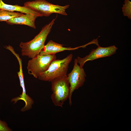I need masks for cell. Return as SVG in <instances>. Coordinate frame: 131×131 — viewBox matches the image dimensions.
<instances>
[{
  "instance_id": "277c9868",
  "label": "cell",
  "mask_w": 131,
  "mask_h": 131,
  "mask_svg": "<svg viewBox=\"0 0 131 131\" xmlns=\"http://www.w3.org/2000/svg\"><path fill=\"white\" fill-rule=\"evenodd\" d=\"M24 6L29 7L43 16H48L53 13L66 16L65 10L68 8L69 5L62 6L55 5L45 0H35L28 1L24 3Z\"/></svg>"
},
{
  "instance_id": "8992f818",
  "label": "cell",
  "mask_w": 131,
  "mask_h": 131,
  "mask_svg": "<svg viewBox=\"0 0 131 131\" xmlns=\"http://www.w3.org/2000/svg\"><path fill=\"white\" fill-rule=\"evenodd\" d=\"M67 76L70 88V94L68 98L69 103V105L71 106L73 93L75 90L78 89L83 85L86 77L84 69L78 65L76 58L74 59L72 70L67 74Z\"/></svg>"
},
{
  "instance_id": "7c38bea8",
  "label": "cell",
  "mask_w": 131,
  "mask_h": 131,
  "mask_svg": "<svg viewBox=\"0 0 131 131\" xmlns=\"http://www.w3.org/2000/svg\"><path fill=\"white\" fill-rule=\"evenodd\" d=\"M24 15L20 12H16L0 9V21L6 22L12 18Z\"/></svg>"
},
{
  "instance_id": "3957f363",
  "label": "cell",
  "mask_w": 131,
  "mask_h": 131,
  "mask_svg": "<svg viewBox=\"0 0 131 131\" xmlns=\"http://www.w3.org/2000/svg\"><path fill=\"white\" fill-rule=\"evenodd\" d=\"M51 82L52 93L51 98L55 106L62 107L69 96L70 88L66 75L58 77Z\"/></svg>"
},
{
  "instance_id": "ba28073f",
  "label": "cell",
  "mask_w": 131,
  "mask_h": 131,
  "mask_svg": "<svg viewBox=\"0 0 131 131\" xmlns=\"http://www.w3.org/2000/svg\"><path fill=\"white\" fill-rule=\"evenodd\" d=\"M39 16L30 13L26 14L18 17H14L6 22L10 25H24L29 26L34 29L36 28L35 25V19Z\"/></svg>"
},
{
  "instance_id": "5bb4252c",
  "label": "cell",
  "mask_w": 131,
  "mask_h": 131,
  "mask_svg": "<svg viewBox=\"0 0 131 131\" xmlns=\"http://www.w3.org/2000/svg\"><path fill=\"white\" fill-rule=\"evenodd\" d=\"M12 130L8 126L5 122L0 119V131H11Z\"/></svg>"
},
{
  "instance_id": "5b68a950",
  "label": "cell",
  "mask_w": 131,
  "mask_h": 131,
  "mask_svg": "<svg viewBox=\"0 0 131 131\" xmlns=\"http://www.w3.org/2000/svg\"><path fill=\"white\" fill-rule=\"evenodd\" d=\"M56 58L55 54H39L29 60L27 67L28 73L35 78H38L47 70L52 61Z\"/></svg>"
},
{
  "instance_id": "8fae6325",
  "label": "cell",
  "mask_w": 131,
  "mask_h": 131,
  "mask_svg": "<svg viewBox=\"0 0 131 131\" xmlns=\"http://www.w3.org/2000/svg\"><path fill=\"white\" fill-rule=\"evenodd\" d=\"M22 88L23 91L22 94L19 95V96L12 99L11 101H14V103H16L17 102L20 100H23L25 104L24 106L22 108L21 111L24 112L31 109L34 103V101L30 97L26 92L25 84L20 85Z\"/></svg>"
},
{
  "instance_id": "7a4b0ae2",
  "label": "cell",
  "mask_w": 131,
  "mask_h": 131,
  "mask_svg": "<svg viewBox=\"0 0 131 131\" xmlns=\"http://www.w3.org/2000/svg\"><path fill=\"white\" fill-rule=\"evenodd\" d=\"M73 55L70 54L62 59L52 61L47 70L38 77L41 80L51 82L58 77L66 75L69 64L72 60Z\"/></svg>"
},
{
  "instance_id": "9c48e42d",
  "label": "cell",
  "mask_w": 131,
  "mask_h": 131,
  "mask_svg": "<svg viewBox=\"0 0 131 131\" xmlns=\"http://www.w3.org/2000/svg\"><path fill=\"white\" fill-rule=\"evenodd\" d=\"M63 44L55 42L52 40H50L46 45L44 46L40 54L41 55L55 54L65 50H74L80 47L73 48L70 47H63Z\"/></svg>"
},
{
  "instance_id": "30bf717a",
  "label": "cell",
  "mask_w": 131,
  "mask_h": 131,
  "mask_svg": "<svg viewBox=\"0 0 131 131\" xmlns=\"http://www.w3.org/2000/svg\"><path fill=\"white\" fill-rule=\"evenodd\" d=\"M0 9L10 11H16L25 14L30 13L42 17L43 16L41 14L36 12L27 7L21 6L16 5H11L6 4L2 0H0Z\"/></svg>"
},
{
  "instance_id": "4fadbf2b",
  "label": "cell",
  "mask_w": 131,
  "mask_h": 131,
  "mask_svg": "<svg viewBox=\"0 0 131 131\" xmlns=\"http://www.w3.org/2000/svg\"><path fill=\"white\" fill-rule=\"evenodd\" d=\"M124 4L122 8V12L124 16H127L128 18L131 19V2L129 0H125Z\"/></svg>"
},
{
  "instance_id": "52a82bcc",
  "label": "cell",
  "mask_w": 131,
  "mask_h": 131,
  "mask_svg": "<svg viewBox=\"0 0 131 131\" xmlns=\"http://www.w3.org/2000/svg\"><path fill=\"white\" fill-rule=\"evenodd\" d=\"M118 48L115 45L111 46L106 47H103L98 46L96 49H92L89 54L85 57L81 58L78 57L77 60L80 66H83L87 61H92L95 59L104 57L110 56L116 53Z\"/></svg>"
},
{
  "instance_id": "6da1fadb",
  "label": "cell",
  "mask_w": 131,
  "mask_h": 131,
  "mask_svg": "<svg viewBox=\"0 0 131 131\" xmlns=\"http://www.w3.org/2000/svg\"><path fill=\"white\" fill-rule=\"evenodd\" d=\"M57 17L43 27L40 32L31 41L21 42L19 46L22 55L32 58L40 54L43 49L48 36L50 33Z\"/></svg>"
}]
</instances>
